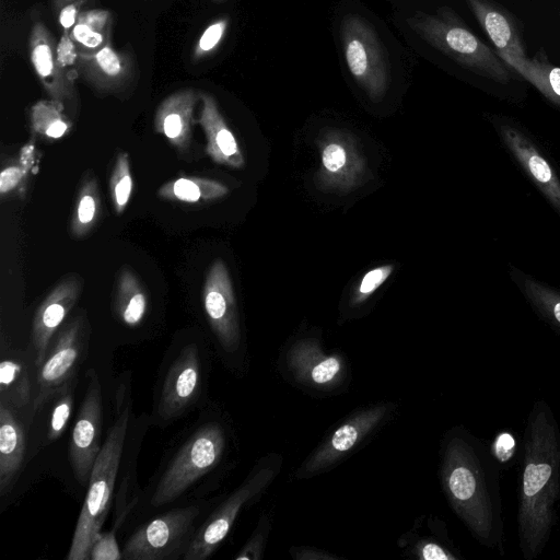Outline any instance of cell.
Returning a JSON list of instances; mask_svg holds the SVG:
<instances>
[{
  "instance_id": "obj_1",
  "label": "cell",
  "mask_w": 560,
  "mask_h": 560,
  "mask_svg": "<svg viewBox=\"0 0 560 560\" xmlns=\"http://www.w3.org/2000/svg\"><path fill=\"white\" fill-rule=\"evenodd\" d=\"M440 474L451 508L470 534L503 555L500 468L492 448L467 429L455 427L442 443Z\"/></svg>"
},
{
  "instance_id": "obj_2",
  "label": "cell",
  "mask_w": 560,
  "mask_h": 560,
  "mask_svg": "<svg viewBox=\"0 0 560 560\" xmlns=\"http://www.w3.org/2000/svg\"><path fill=\"white\" fill-rule=\"evenodd\" d=\"M522 446L516 527L523 559L535 560L551 537L560 500V425L544 399L528 412Z\"/></svg>"
},
{
  "instance_id": "obj_3",
  "label": "cell",
  "mask_w": 560,
  "mask_h": 560,
  "mask_svg": "<svg viewBox=\"0 0 560 560\" xmlns=\"http://www.w3.org/2000/svg\"><path fill=\"white\" fill-rule=\"evenodd\" d=\"M129 422V406L120 395L115 422L97 455L75 525L67 560H89L91 547L106 520Z\"/></svg>"
},
{
  "instance_id": "obj_4",
  "label": "cell",
  "mask_w": 560,
  "mask_h": 560,
  "mask_svg": "<svg viewBox=\"0 0 560 560\" xmlns=\"http://www.w3.org/2000/svg\"><path fill=\"white\" fill-rule=\"evenodd\" d=\"M408 24L422 39L463 68L501 84L513 80V69L451 8H439L434 14L417 12Z\"/></svg>"
},
{
  "instance_id": "obj_5",
  "label": "cell",
  "mask_w": 560,
  "mask_h": 560,
  "mask_svg": "<svg viewBox=\"0 0 560 560\" xmlns=\"http://www.w3.org/2000/svg\"><path fill=\"white\" fill-rule=\"evenodd\" d=\"M225 446L222 428L207 423L183 445L160 479L151 504L161 506L175 501L221 459Z\"/></svg>"
},
{
  "instance_id": "obj_6",
  "label": "cell",
  "mask_w": 560,
  "mask_h": 560,
  "mask_svg": "<svg viewBox=\"0 0 560 560\" xmlns=\"http://www.w3.org/2000/svg\"><path fill=\"white\" fill-rule=\"evenodd\" d=\"M341 42L352 78L372 101H381L388 88L389 67L374 30L361 15L347 14L341 22Z\"/></svg>"
},
{
  "instance_id": "obj_7",
  "label": "cell",
  "mask_w": 560,
  "mask_h": 560,
  "mask_svg": "<svg viewBox=\"0 0 560 560\" xmlns=\"http://www.w3.org/2000/svg\"><path fill=\"white\" fill-rule=\"evenodd\" d=\"M198 506L172 510L139 527L127 540L125 560H171L184 557L192 538Z\"/></svg>"
},
{
  "instance_id": "obj_8",
  "label": "cell",
  "mask_w": 560,
  "mask_h": 560,
  "mask_svg": "<svg viewBox=\"0 0 560 560\" xmlns=\"http://www.w3.org/2000/svg\"><path fill=\"white\" fill-rule=\"evenodd\" d=\"M277 471L275 463L257 466L199 527L183 558L185 560H203L210 557L228 536L242 508L271 482Z\"/></svg>"
},
{
  "instance_id": "obj_9",
  "label": "cell",
  "mask_w": 560,
  "mask_h": 560,
  "mask_svg": "<svg viewBox=\"0 0 560 560\" xmlns=\"http://www.w3.org/2000/svg\"><path fill=\"white\" fill-rule=\"evenodd\" d=\"M88 340L89 332L82 317L72 319L58 332L51 349H48L39 366L37 395L34 399L35 410L72 382L83 359Z\"/></svg>"
},
{
  "instance_id": "obj_10",
  "label": "cell",
  "mask_w": 560,
  "mask_h": 560,
  "mask_svg": "<svg viewBox=\"0 0 560 560\" xmlns=\"http://www.w3.org/2000/svg\"><path fill=\"white\" fill-rule=\"evenodd\" d=\"M89 383L79 416L69 443V459L77 480L81 485L89 482L91 471L102 448V392L96 372L86 373Z\"/></svg>"
},
{
  "instance_id": "obj_11",
  "label": "cell",
  "mask_w": 560,
  "mask_h": 560,
  "mask_svg": "<svg viewBox=\"0 0 560 560\" xmlns=\"http://www.w3.org/2000/svg\"><path fill=\"white\" fill-rule=\"evenodd\" d=\"M203 306L209 324L226 351L240 343V323L236 301L229 270L223 260L210 266L202 291Z\"/></svg>"
},
{
  "instance_id": "obj_12",
  "label": "cell",
  "mask_w": 560,
  "mask_h": 560,
  "mask_svg": "<svg viewBox=\"0 0 560 560\" xmlns=\"http://www.w3.org/2000/svg\"><path fill=\"white\" fill-rule=\"evenodd\" d=\"M28 46L31 62L50 100L63 104L74 117L78 110L74 81L59 62L57 43L44 23L33 24Z\"/></svg>"
},
{
  "instance_id": "obj_13",
  "label": "cell",
  "mask_w": 560,
  "mask_h": 560,
  "mask_svg": "<svg viewBox=\"0 0 560 560\" xmlns=\"http://www.w3.org/2000/svg\"><path fill=\"white\" fill-rule=\"evenodd\" d=\"M79 275L62 278L43 300L33 318L32 346L34 362L39 368L46 358L51 338L68 316L82 292Z\"/></svg>"
},
{
  "instance_id": "obj_14",
  "label": "cell",
  "mask_w": 560,
  "mask_h": 560,
  "mask_svg": "<svg viewBox=\"0 0 560 560\" xmlns=\"http://www.w3.org/2000/svg\"><path fill=\"white\" fill-rule=\"evenodd\" d=\"M385 406H374L355 413L327 438L302 467V475L324 470L354 450L384 419Z\"/></svg>"
},
{
  "instance_id": "obj_15",
  "label": "cell",
  "mask_w": 560,
  "mask_h": 560,
  "mask_svg": "<svg viewBox=\"0 0 560 560\" xmlns=\"http://www.w3.org/2000/svg\"><path fill=\"white\" fill-rule=\"evenodd\" d=\"M500 137L526 175L560 214V178L537 147L510 124L498 126Z\"/></svg>"
},
{
  "instance_id": "obj_16",
  "label": "cell",
  "mask_w": 560,
  "mask_h": 560,
  "mask_svg": "<svg viewBox=\"0 0 560 560\" xmlns=\"http://www.w3.org/2000/svg\"><path fill=\"white\" fill-rule=\"evenodd\" d=\"M77 70L91 86L103 93H118L128 88L135 79L133 58L107 45L95 54H79Z\"/></svg>"
},
{
  "instance_id": "obj_17",
  "label": "cell",
  "mask_w": 560,
  "mask_h": 560,
  "mask_svg": "<svg viewBox=\"0 0 560 560\" xmlns=\"http://www.w3.org/2000/svg\"><path fill=\"white\" fill-rule=\"evenodd\" d=\"M319 178L325 186L350 189L362 177L364 161L354 142L346 133L329 132L320 142Z\"/></svg>"
},
{
  "instance_id": "obj_18",
  "label": "cell",
  "mask_w": 560,
  "mask_h": 560,
  "mask_svg": "<svg viewBox=\"0 0 560 560\" xmlns=\"http://www.w3.org/2000/svg\"><path fill=\"white\" fill-rule=\"evenodd\" d=\"M199 380L198 349L195 345H188L166 374L160 398V415L165 419L180 415L197 395Z\"/></svg>"
},
{
  "instance_id": "obj_19",
  "label": "cell",
  "mask_w": 560,
  "mask_h": 560,
  "mask_svg": "<svg viewBox=\"0 0 560 560\" xmlns=\"http://www.w3.org/2000/svg\"><path fill=\"white\" fill-rule=\"evenodd\" d=\"M465 2L492 42L498 56H527L520 24L508 9L493 0H465Z\"/></svg>"
},
{
  "instance_id": "obj_20",
  "label": "cell",
  "mask_w": 560,
  "mask_h": 560,
  "mask_svg": "<svg viewBox=\"0 0 560 560\" xmlns=\"http://www.w3.org/2000/svg\"><path fill=\"white\" fill-rule=\"evenodd\" d=\"M200 94L194 89L178 90L165 97L156 108L154 130L179 152H186L190 145L194 109Z\"/></svg>"
},
{
  "instance_id": "obj_21",
  "label": "cell",
  "mask_w": 560,
  "mask_h": 560,
  "mask_svg": "<svg viewBox=\"0 0 560 560\" xmlns=\"http://www.w3.org/2000/svg\"><path fill=\"white\" fill-rule=\"evenodd\" d=\"M288 363L303 383L318 387H332L343 377V362L337 355L326 354L312 339L298 341L289 351Z\"/></svg>"
},
{
  "instance_id": "obj_22",
  "label": "cell",
  "mask_w": 560,
  "mask_h": 560,
  "mask_svg": "<svg viewBox=\"0 0 560 560\" xmlns=\"http://www.w3.org/2000/svg\"><path fill=\"white\" fill-rule=\"evenodd\" d=\"M199 124L206 137V153L221 165L241 168L244 156L238 142L222 116L213 95L202 92Z\"/></svg>"
},
{
  "instance_id": "obj_23",
  "label": "cell",
  "mask_w": 560,
  "mask_h": 560,
  "mask_svg": "<svg viewBox=\"0 0 560 560\" xmlns=\"http://www.w3.org/2000/svg\"><path fill=\"white\" fill-rule=\"evenodd\" d=\"M25 436L11 407L0 401V495L9 493L23 463Z\"/></svg>"
},
{
  "instance_id": "obj_24",
  "label": "cell",
  "mask_w": 560,
  "mask_h": 560,
  "mask_svg": "<svg viewBox=\"0 0 560 560\" xmlns=\"http://www.w3.org/2000/svg\"><path fill=\"white\" fill-rule=\"evenodd\" d=\"M499 57L536 88L546 100L560 108V67L549 61L542 47L532 58L509 55Z\"/></svg>"
},
{
  "instance_id": "obj_25",
  "label": "cell",
  "mask_w": 560,
  "mask_h": 560,
  "mask_svg": "<svg viewBox=\"0 0 560 560\" xmlns=\"http://www.w3.org/2000/svg\"><path fill=\"white\" fill-rule=\"evenodd\" d=\"M113 16L109 11L92 9L81 11L70 38L79 54H95L110 44Z\"/></svg>"
},
{
  "instance_id": "obj_26",
  "label": "cell",
  "mask_w": 560,
  "mask_h": 560,
  "mask_svg": "<svg viewBox=\"0 0 560 560\" xmlns=\"http://www.w3.org/2000/svg\"><path fill=\"white\" fill-rule=\"evenodd\" d=\"M119 319L130 326L139 325L148 311V295L136 273L124 267L120 269L114 303Z\"/></svg>"
},
{
  "instance_id": "obj_27",
  "label": "cell",
  "mask_w": 560,
  "mask_h": 560,
  "mask_svg": "<svg viewBox=\"0 0 560 560\" xmlns=\"http://www.w3.org/2000/svg\"><path fill=\"white\" fill-rule=\"evenodd\" d=\"M229 188L203 177H178L162 185L158 196L162 199L187 203L209 202L224 197Z\"/></svg>"
},
{
  "instance_id": "obj_28",
  "label": "cell",
  "mask_w": 560,
  "mask_h": 560,
  "mask_svg": "<svg viewBox=\"0 0 560 560\" xmlns=\"http://www.w3.org/2000/svg\"><path fill=\"white\" fill-rule=\"evenodd\" d=\"M101 214V195L97 178L89 173L83 178L70 222L75 237H83L96 225Z\"/></svg>"
},
{
  "instance_id": "obj_29",
  "label": "cell",
  "mask_w": 560,
  "mask_h": 560,
  "mask_svg": "<svg viewBox=\"0 0 560 560\" xmlns=\"http://www.w3.org/2000/svg\"><path fill=\"white\" fill-rule=\"evenodd\" d=\"M515 276L536 313L560 334V292L517 270Z\"/></svg>"
},
{
  "instance_id": "obj_30",
  "label": "cell",
  "mask_w": 560,
  "mask_h": 560,
  "mask_svg": "<svg viewBox=\"0 0 560 560\" xmlns=\"http://www.w3.org/2000/svg\"><path fill=\"white\" fill-rule=\"evenodd\" d=\"M0 401L21 408L28 404L31 384L27 366L13 357L4 358L0 364Z\"/></svg>"
},
{
  "instance_id": "obj_31",
  "label": "cell",
  "mask_w": 560,
  "mask_h": 560,
  "mask_svg": "<svg viewBox=\"0 0 560 560\" xmlns=\"http://www.w3.org/2000/svg\"><path fill=\"white\" fill-rule=\"evenodd\" d=\"M65 110L66 106L57 101H38L30 112L32 131L47 139L65 137L72 127V122Z\"/></svg>"
},
{
  "instance_id": "obj_32",
  "label": "cell",
  "mask_w": 560,
  "mask_h": 560,
  "mask_svg": "<svg viewBox=\"0 0 560 560\" xmlns=\"http://www.w3.org/2000/svg\"><path fill=\"white\" fill-rule=\"evenodd\" d=\"M132 185L129 156L126 152H119L109 176V192L117 214L125 211L132 194Z\"/></svg>"
},
{
  "instance_id": "obj_33",
  "label": "cell",
  "mask_w": 560,
  "mask_h": 560,
  "mask_svg": "<svg viewBox=\"0 0 560 560\" xmlns=\"http://www.w3.org/2000/svg\"><path fill=\"white\" fill-rule=\"evenodd\" d=\"M35 162V145L27 143L21 149L20 155L15 161L8 163L2 167L0 174V192L4 197L23 184Z\"/></svg>"
},
{
  "instance_id": "obj_34",
  "label": "cell",
  "mask_w": 560,
  "mask_h": 560,
  "mask_svg": "<svg viewBox=\"0 0 560 560\" xmlns=\"http://www.w3.org/2000/svg\"><path fill=\"white\" fill-rule=\"evenodd\" d=\"M49 418L47 439L49 442L58 439L66 430L73 407V382H70L60 392Z\"/></svg>"
},
{
  "instance_id": "obj_35",
  "label": "cell",
  "mask_w": 560,
  "mask_h": 560,
  "mask_svg": "<svg viewBox=\"0 0 560 560\" xmlns=\"http://www.w3.org/2000/svg\"><path fill=\"white\" fill-rule=\"evenodd\" d=\"M229 26V19L221 18L210 23L198 38L194 49L192 59L199 60L213 54L221 45Z\"/></svg>"
},
{
  "instance_id": "obj_36",
  "label": "cell",
  "mask_w": 560,
  "mask_h": 560,
  "mask_svg": "<svg viewBox=\"0 0 560 560\" xmlns=\"http://www.w3.org/2000/svg\"><path fill=\"white\" fill-rule=\"evenodd\" d=\"M393 270V265H383L368 271L353 294V303L360 304L368 300L389 278Z\"/></svg>"
},
{
  "instance_id": "obj_37",
  "label": "cell",
  "mask_w": 560,
  "mask_h": 560,
  "mask_svg": "<svg viewBox=\"0 0 560 560\" xmlns=\"http://www.w3.org/2000/svg\"><path fill=\"white\" fill-rule=\"evenodd\" d=\"M446 542L434 538L422 539L419 542L416 552L420 559L424 560L462 559V555Z\"/></svg>"
},
{
  "instance_id": "obj_38",
  "label": "cell",
  "mask_w": 560,
  "mask_h": 560,
  "mask_svg": "<svg viewBox=\"0 0 560 560\" xmlns=\"http://www.w3.org/2000/svg\"><path fill=\"white\" fill-rule=\"evenodd\" d=\"M122 553L113 532L100 533L91 547L89 560H120Z\"/></svg>"
},
{
  "instance_id": "obj_39",
  "label": "cell",
  "mask_w": 560,
  "mask_h": 560,
  "mask_svg": "<svg viewBox=\"0 0 560 560\" xmlns=\"http://www.w3.org/2000/svg\"><path fill=\"white\" fill-rule=\"evenodd\" d=\"M86 1L88 0H77L58 12V22L63 31H70L73 27L81 12L80 9Z\"/></svg>"
},
{
  "instance_id": "obj_40",
  "label": "cell",
  "mask_w": 560,
  "mask_h": 560,
  "mask_svg": "<svg viewBox=\"0 0 560 560\" xmlns=\"http://www.w3.org/2000/svg\"><path fill=\"white\" fill-rule=\"evenodd\" d=\"M262 529L260 527V533L258 535H254L252 539L247 542V545L241 550L240 555L236 556L237 560L241 559H257L259 558V553L261 551V545L264 542L262 538Z\"/></svg>"
},
{
  "instance_id": "obj_41",
  "label": "cell",
  "mask_w": 560,
  "mask_h": 560,
  "mask_svg": "<svg viewBox=\"0 0 560 560\" xmlns=\"http://www.w3.org/2000/svg\"><path fill=\"white\" fill-rule=\"evenodd\" d=\"M74 1H77V0H52V3H54L55 10L59 12L66 5L72 3Z\"/></svg>"
}]
</instances>
